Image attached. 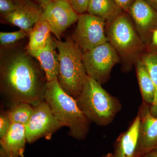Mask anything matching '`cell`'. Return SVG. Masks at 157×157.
I'll list each match as a JSON object with an SVG mask.
<instances>
[{
  "mask_svg": "<svg viewBox=\"0 0 157 157\" xmlns=\"http://www.w3.org/2000/svg\"><path fill=\"white\" fill-rule=\"evenodd\" d=\"M16 9L2 17L5 23L16 26L29 35L34 26L40 19L43 9L30 0H17Z\"/></svg>",
  "mask_w": 157,
  "mask_h": 157,
  "instance_id": "7c38bea8",
  "label": "cell"
},
{
  "mask_svg": "<svg viewBox=\"0 0 157 157\" xmlns=\"http://www.w3.org/2000/svg\"><path fill=\"white\" fill-rule=\"evenodd\" d=\"M106 21L89 14L78 16L73 39L82 52L109 42L105 33Z\"/></svg>",
  "mask_w": 157,
  "mask_h": 157,
  "instance_id": "ba28073f",
  "label": "cell"
},
{
  "mask_svg": "<svg viewBox=\"0 0 157 157\" xmlns=\"http://www.w3.org/2000/svg\"><path fill=\"white\" fill-rule=\"evenodd\" d=\"M128 13L142 42L148 44L157 29V11L145 0H135Z\"/></svg>",
  "mask_w": 157,
  "mask_h": 157,
  "instance_id": "30bf717a",
  "label": "cell"
},
{
  "mask_svg": "<svg viewBox=\"0 0 157 157\" xmlns=\"http://www.w3.org/2000/svg\"><path fill=\"white\" fill-rule=\"evenodd\" d=\"M34 2L38 3L43 9L50 2L51 0H33Z\"/></svg>",
  "mask_w": 157,
  "mask_h": 157,
  "instance_id": "4316f807",
  "label": "cell"
},
{
  "mask_svg": "<svg viewBox=\"0 0 157 157\" xmlns=\"http://www.w3.org/2000/svg\"><path fill=\"white\" fill-rule=\"evenodd\" d=\"M140 117L137 113L130 126L121 134L113 145V157H135L139 140Z\"/></svg>",
  "mask_w": 157,
  "mask_h": 157,
  "instance_id": "9a60e30c",
  "label": "cell"
},
{
  "mask_svg": "<svg viewBox=\"0 0 157 157\" xmlns=\"http://www.w3.org/2000/svg\"><path fill=\"white\" fill-rule=\"evenodd\" d=\"M73 9L78 14H84L87 11L90 0H68Z\"/></svg>",
  "mask_w": 157,
  "mask_h": 157,
  "instance_id": "cb8c5ba5",
  "label": "cell"
},
{
  "mask_svg": "<svg viewBox=\"0 0 157 157\" xmlns=\"http://www.w3.org/2000/svg\"><path fill=\"white\" fill-rule=\"evenodd\" d=\"M154 150L156 151H157V146L156 147H155V149Z\"/></svg>",
  "mask_w": 157,
  "mask_h": 157,
  "instance_id": "4dcf8cb0",
  "label": "cell"
},
{
  "mask_svg": "<svg viewBox=\"0 0 157 157\" xmlns=\"http://www.w3.org/2000/svg\"><path fill=\"white\" fill-rule=\"evenodd\" d=\"M76 101L88 119L99 126H107L111 124L121 109L117 98L89 76Z\"/></svg>",
  "mask_w": 157,
  "mask_h": 157,
  "instance_id": "3957f363",
  "label": "cell"
},
{
  "mask_svg": "<svg viewBox=\"0 0 157 157\" xmlns=\"http://www.w3.org/2000/svg\"><path fill=\"white\" fill-rule=\"evenodd\" d=\"M117 4L124 11L128 12L130 7L135 0H114Z\"/></svg>",
  "mask_w": 157,
  "mask_h": 157,
  "instance_id": "d4e9b609",
  "label": "cell"
},
{
  "mask_svg": "<svg viewBox=\"0 0 157 157\" xmlns=\"http://www.w3.org/2000/svg\"><path fill=\"white\" fill-rule=\"evenodd\" d=\"M107 23L108 41L122 59L125 70H128L142 55L145 45L128 12L124 11Z\"/></svg>",
  "mask_w": 157,
  "mask_h": 157,
  "instance_id": "5b68a950",
  "label": "cell"
},
{
  "mask_svg": "<svg viewBox=\"0 0 157 157\" xmlns=\"http://www.w3.org/2000/svg\"><path fill=\"white\" fill-rule=\"evenodd\" d=\"M99 157H113L112 153H108L105 155H102Z\"/></svg>",
  "mask_w": 157,
  "mask_h": 157,
  "instance_id": "f546056e",
  "label": "cell"
},
{
  "mask_svg": "<svg viewBox=\"0 0 157 157\" xmlns=\"http://www.w3.org/2000/svg\"><path fill=\"white\" fill-rule=\"evenodd\" d=\"M146 66L155 87V99L151 107V112L157 117V52L142 54L140 57Z\"/></svg>",
  "mask_w": 157,
  "mask_h": 157,
  "instance_id": "ffe728a7",
  "label": "cell"
},
{
  "mask_svg": "<svg viewBox=\"0 0 157 157\" xmlns=\"http://www.w3.org/2000/svg\"><path fill=\"white\" fill-rule=\"evenodd\" d=\"M119 56L109 42L82 52V60L88 76L101 85L110 77L113 68L120 61Z\"/></svg>",
  "mask_w": 157,
  "mask_h": 157,
  "instance_id": "8992f818",
  "label": "cell"
},
{
  "mask_svg": "<svg viewBox=\"0 0 157 157\" xmlns=\"http://www.w3.org/2000/svg\"><path fill=\"white\" fill-rule=\"evenodd\" d=\"M150 109L151 106L143 102L139 108V140L135 157H142L157 146V117L152 114Z\"/></svg>",
  "mask_w": 157,
  "mask_h": 157,
  "instance_id": "8fae6325",
  "label": "cell"
},
{
  "mask_svg": "<svg viewBox=\"0 0 157 157\" xmlns=\"http://www.w3.org/2000/svg\"><path fill=\"white\" fill-rule=\"evenodd\" d=\"M142 102L151 107L155 99V87L148 70L140 58L135 64Z\"/></svg>",
  "mask_w": 157,
  "mask_h": 157,
  "instance_id": "e0dca14e",
  "label": "cell"
},
{
  "mask_svg": "<svg viewBox=\"0 0 157 157\" xmlns=\"http://www.w3.org/2000/svg\"><path fill=\"white\" fill-rule=\"evenodd\" d=\"M157 11V0H145Z\"/></svg>",
  "mask_w": 157,
  "mask_h": 157,
  "instance_id": "83f0119b",
  "label": "cell"
},
{
  "mask_svg": "<svg viewBox=\"0 0 157 157\" xmlns=\"http://www.w3.org/2000/svg\"><path fill=\"white\" fill-rule=\"evenodd\" d=\"M33 111V107L25 102H12L7 111L12 124L25 125Z\"/></svg>",
  "mask_w": 157,
  "mask_h": 157,
  "instance_id": "d6986e66",
  "label": "cell"
},
{
  "mask_svg": "<svg viewBox=\"0 0 157 157\" xmlns=\"http://www.w3.org/2000/svg\"><path fill=\"white\" fill-rule=\"evenodd\" d=\"M28 34L22 29L15 32L0 33V44L2 47L11 46L18 41L24 39Z\"/></svg>",
  "mask_w": 157,
  "mask_h": 157,
  "instance_id": "44dd1931",
  "label": "cell"
},
{
  "mask_svg": "<svg viewBox=\"0 0 157 157\" xmlns=\"http://www.w3.org/2000/svg\"><path fill=\"white\" fill-rule=\"evenodd\" d=\"M0 139V157H24L27 142L24 125L13 123Z\"/></svg>",
  "mask_w": 157,
  "mask_h": 157,
  "instance_id": "4fadbf2b",
  "label": "cell"
},
{
  "mask_svg": "<svg viewBox=\"0 0 157 157\" xmlns=\"http://www.w3.org/2000/svg\"><path fill=\"white\" fill-rule=\"evenodd\" d=\"M56 41L50 36L44 47L34 51H27L39 63L48 82L57 79L59 75V65Z\"/></svg>",
  "mask_w": 157,
  "mask_h": 157,
  "instance_id": "5bb4252c",
  "label": "cell"
},
{
  "mask_svg": "<svg viewBox=\"0 0 157 157\" xmlns=\"http://www.w3.org/2000/svg\"><path fill=\"white\" fill-rule=\"evenodd\" d=\"M45 100L57 119L69 128L70 136L78 140L86 139L90 121L78 107L76 99L62 89L57 79L47 82Z\"/></svg>",
  "mask_w": 157,
  "mask_h": 157,
  "instance_id": "7a4b0ae2",
  "label": "cell"
},
{
  "mask_svg": "<svg viewBox=\"0 0 157 157\" xmlns=\"http://www.w3.org/2000/svg\"><path fill=\"white\" fill-rule=\"evenodd\" d=\"M142 157H157V151L153 150L146 154Z\"/></svg>",
  "mask_w": 157,
  "mask_h": 157,
  "instance_id": "f1b7e54d",
  "label": "cell"
},
{
  "mask_svg": "<svg viewBox=\"0 0 157 157\" xmlns=\"http://www.w3.org/2000/svg\"><path fill=\"white\" fill-rule=\"evenodd\" d=\"M27 49L11 46L0 52V90L10 103L34 106L45 101L47 80L40 65Z\"/></svg>",
  "mask_w": 157,
  "mask_h": 157,
  "instance_id": "6da1fadb",
  "label": "cell"
},
{
  "mask_svg": "<svg viewBox=\"0 0 157 157\" xmlns=\"http://www.w3.org/2000/svg\"><path fill=\"white\" fill-rule=\"evenodd\" d=\"M12 124L7 111H2L0 114V138L3 137Z\"/></svg>",
  "mask_w": 157,
  "mask_h": 157,
  "instance_id": "603a6c76",
  "label": "cell"
},
{
  "mask_svg": "<svg viewBox=\"0 0 157 157\" xmlns=\"http://www.w3.org/2000/svg\"><path fill=\"white\" fill-rule=\"evenodd\" d=\"M56 42L59 65L58 81L62 89L76 100L88 77L82 51L73 38Z\"/></svg>",
  "mask_w": 157,
  "mask_h": 157,
  "instance_id": "277c9868",
  "label": "cell"
},
{
  "mask_svg": "<svg viewBox=\"0 0 157 157\" xmlns=\"http://www.w3.org/2000/svg\"><path fill=\"white\" fill-rule=\"evenodd\" d=\"M78 16L68 0H51L43 9L40 18L48 23L51 33L61 40L64 32L77 21Z\"/></svg>",
  "mask_w": 157,
  "mask_h": 157,
  "instance_id": "9c48e42d",
  "label": "cell"
},
{
  "mask_svg": "<svg viewBox=\"0 0 157 157\" xmlns=\"http://www.w3.org/2000/svg\"><path fill=\"white\" fill-rule=\"evenodd\" d=\"M88 14L110 22L124 12L114 0H90Z\"/></svg>",
  "mask_w": 157,
  "mask_h": 157,
  "instance_id": "2e32d148",
  "label": "cell"
},
{
  "mask_svg": "<svg viewBox=\"0 0 157 157\" xmlns=\"http://www.w3.org/2000/svg\"><path fill=\"white\" fill-rule=\"evenodd\" d=\"M51 33L48 23L40 18L29 35V43L26 48L27 50L34 51L44 47L50 37Z\"/></svg>",
  "mask_w": 157,
  "mask_h": 157,
  "instance_id": "ac0fdd59",
  "label": "cell"
},
{
  "mask_svg": "<svg viewBox=\"0 0 157 157\" xmlns=\"http://www.w3.org/2000/svg\"><path fill=\"white\" fill-rule=\"evenodd\" d=\"M151 42L152 45L157 47V29L153 32Z\"/></svg>",
  "mask_w": 157,
  "mask_h": 157,
  "instance_id": "484cf974",
  "label": "cell"
},
{
  "mask_svg": "<svg viewBox=\"0 0 157 157\" xmlns=\"http://www.w3.org/2000/svg\"><path fill=\"white\" fill-rule=\"evenodd\" d=\"M17 5V0H0V13L2 17L13 12Z\"/></svg>",
  "mask_w": 157,
  "mask_h": 157,
  "instance_id": "7402d4cb",
  "label": "cell"
},
{
  "mask_svg": "<svg viewBox=\"0 0 157 157\" xmlns=\"http://www.w3.org/2000/svg\"><path fill=\"white\" fill-rule=\"evenodd\" d=\"M33 111L24 126L27 142L32 144L40 138L51 139L52 135L64 127L54 114L45 101L33 106Z\"/></svg>",
  "mask_w": 157,
  "mask_h": 157,
  "instance_id": "52a82bcc",
  "label": "cell"
}]
</instances>
